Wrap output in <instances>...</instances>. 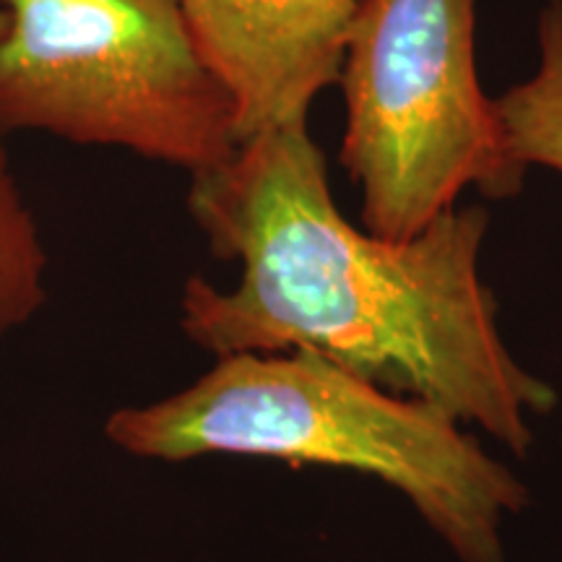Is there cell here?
<instances>
[{"label": "cell", "mask_w": 562, "mask_h": 562, "mask_svg": "<svg viewBox=\"0 0 562 562\" xmlns=\"http://www.w3.org/2000/svg\"><path fill=\"white\" fill-rule=\"evenodd\" d=\"M191 178L188 211L209 250L240 263L232 290L188 279L180 328L195 347L216 360L315 351L529 451L558 391L503 341L480 271L487 211L453 206L412 240L355 227L307 125L245 140Z\"/></svg>", "instance_id": "obj_1"}, {"label": "cell", "mask_w": 562, "mask_h": 562, "mask_svg": "<svg viewBox=\"0 0 562 562\" xmlns=\"http://www.w3.org/2000/svg\"><path fill=\"white\" fill-rule=\"evenodd\" d=\"M459 425L315 351H277L220 357L188 389L112 412L104 438L144 461L245 456L370 474L461 562H505V521L529 490Z\"/></svg>", "instance_id": "obj_2"}, {"label": "cell", "mask_w": 562, "mask_h": 562, "mask_svg": "<svg viewBox=\"0 0 562 562\" xmlns=\"http://www.w3.org/2000/svg\"><path fill=\"white\" fill-rule=\"evenodd\" d=\"M0 133L125 149L201 172L237 149L235 112L178 0H0Z\"/></svg>", "instance_id": "obj_3"}, {"label": "cell", "mask_w": 562, "mask_h": 562, "mask_svg": "<svg viewBox=\"0 0 562 562\" xmlns=\"http://www.w3.org/2000/svg\"><path fill=\"white\" fill-rule=\"evenodd\" d=\"M474 3L360 0L351 21L341 165L364 229L385 240H412L467 188L508 199L524 186L476 74Z\"/></svg>", "instance_id": "obj_4"}, {"label": "cell", "mask_w": 562, "mask_h": 562, "mask_svg": "<svg viewBox=\"0 0 562 562\" xmlns=\"http://www.w3.org/2000/svg\"><path fill=\"white\" fill-rule=\"evenodd\" d=\"M182 19L235 112L237 146L307 125L339 83L360 0H178Z\"/></svg>", "instance_id": "obj_5"}, {"label": "cell", "mask_w": 562, "mask_h": 562, "mask_svg": "<svg viewBox=\"0 0 562 562\" xmlns=\"http://www.w3.org/2000/svg\"><path fill=\"white\" fill-rule=\"evenodd\" d=\"M539 66L495 100L505 146L518 170L550 167L562 175V0L539 16Z\"/></svg>", "instance_id": "obj_6"}, {"label": "cell", "mask_w": 562, "mask_h": 562, "mask_svg": "<svg viewBox=\"0 0 562 562\" xmlns=\"http://www.w3.org/2000/svg\"><path fill=\"white\" fill-rule=\"evenodd\" d=\"M47 269L40 224L0 144V355L11 336L45 307Z\"/></svg>", "instance_id": "obj_7"}, {"label": "cell", "mask_w": 562, "mask_h": 562, "mask_svg": "<svg viewBox=\"0 0 562 562\" xmlns=\"http://www.w3.org/2000/svg\"><path fill=\"white\" fill-rule=\"evenodd\" d=\"M5 19H9V16H5V11L0 9V34H3V30H5Z\"/></svg>", "instance_id": "obj_8"}]
</instances>
